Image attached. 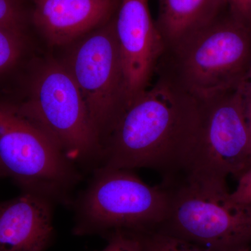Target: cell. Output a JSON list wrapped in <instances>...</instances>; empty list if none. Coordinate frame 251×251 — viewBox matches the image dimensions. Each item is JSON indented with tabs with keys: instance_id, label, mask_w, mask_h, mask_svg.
<instances>
[{
	"instance_id": "obj_1",
	"label": "cell",
	"mask_w": 251,
	"mask_h": 251,
	"mask_svg": "<svg viewBox=\"0 0 251 251\" xmlns=\"http://www.w3.org/2000/svg\"><path fill=\"white\" fill-rule=\"evenodd\" d=\"M198 100L164 81L126 104L101 144V166L148 168L171 183L191 168L199 134Z\"/></svg>"
},
{
	"instance_id": "obj_2",
	"label": "cell",
	"mask_w": 251,
	"mask_h": 251,
	"mask_svg": "<svg viewBox=\"0 0 251 251\" xmlns=\"http://www.w3.org/2000/svg\"><path fill=\"white\" fill-rule=\"evenodd\" d=\"M251 67V27L230 14L165 50L155 76L202 101L247 82Z\"/></svg>"
},
{
	"instance_id": "obj_3",
	"label": "cell",
	"mask_w": 251,
	"mask_h": 251,
	"mask_svg": "<svg viewBox=\"0 0 251 251\" xmlns=\"http://www.w3.org/2000/svg\"><path fill=\"white\" fill-rule=\"evenodd\" d=\"M163 184L171 192V206L156 232L211 251L251 245V205L232 202L226 181L187 175Z\"/></svg>"
},
{
	"instance_id": "obj_4",
	"label": "cell",
	"mask_w": 251,
	"mask_h": 251,
	"mask_svg": "<svg viewBox=\"0 0 251 251\" xmlns=\"http://www.w3.org/2000/svg\"><path fill=\"white\" fill-rule=\"evenodd\" d=\"M171 192L150 186L132 170L100 167L78 201L75 233L156 231L169 213Z\"/></svg>"
},
{
	"instance_id": "obj_5",
	"label": "cell",
	"mask_w": 251,
	"mask_h": 251,
	"mask_svg": "<svg viewBox=\"0 0 251 251\" xmlns=\"http://www.w3.org/2000/svg\"><path fill=\"white\" fill-rule=\"evenodd\" d=\"M12 109L39 126L71 161L100 156L98 133L65 64H46L36 75L27 101Z\"/></svg>"
},
{
	"instance_id": "obj_6",
	"label": "cell",
	"mask_w": 251,
	"mask_h": 251,
	"mask_svg": "<svg viewBox=\"0 0 251 251\" xmlns=\"http://www.w3.org/2000/svg\"><path fill=\"white\" fill-rule=\"evenodd\" d=\"M0 175L24 191L63 197L78 176L72 161L39 126L12 108H0Z\"/></svg>"
},
{
	"instance_id": "obj_7",
	"label": "cell",
	"mask_w": 251,
	"mask_h": 251,
	"mask_svg": "<svg viewBox=\"0 0 251 251\" xmlns=\"http://www.w3.org/2000/svg\"><path fill=\"white\" fill-rule=\"evenodd\" d=\"M249 80L237 88L199 101V134L186 176L226 181L251 166L247 120Z\"/></svg>"
},
{
	"instance_id": "obj_8",
	"label": "cell",
	"mask_w": 251,
	"mask_h": 251,
	"mask_svg": "<svg viewBox=\"0 0 251 251\" xmlns=\"http://www.w3.org/2000/svg\"><path fill=\"white\" fill-rule=\"evenodd\" d=\"M65 65L80 91L101 145L128 103L114 18L81 41Z\"/></svg>"
},
{
	"instance_id": "obj_9",
	"label": "cell",
	"mask_w": 251,
	"mask_h": 251,
	"mask_svg": "<svg viewBox=\"0 0 251 251\" xmlns=\"http://www.w3.org/2000/svg\"><path fill=\"white\" fill-rule=\"evenodd\" d=\"M148 1L120 0L114 17L128 103L151 85L165 50L164 44L150 14Z\"/></svg>"
},
{
	"instance_id": "obj_10",
	"label": "cell",
	"mask_w": 251,
	"mask_h": 251,
	"mask_svg": "<svg viewBox=\"0 0 251 251\" xmlns=\"http://www.w3.org/2000/svg\"><path fill=\"white\" fill-rule=\"evenodd\" d=\"M54 201L24 191L0 202V251H45L53 237Z\"/></svg>"
},
{
	"instance_id": "obj_11",
	"label": "cell",
	"mask_w": 251,
	"mask_h": 251,
	"mask_svg": "<svg viewBox=\"0 0 251 251\" xmlns=\"http://www.w3.org/2000/svg\"><path fill=\"white\" fill-rule=\"evenodd\" d=\"M32 21L53 45L68 44L111 21L120 0H32Z\"/></svg>"
},
{
	"instance_id": "obj_12",
	"label": "cell",
	"mask_w": 251,
	"mask_h": 251,
	"mask_svg": "<svg viewBox=\"0 0 251 251\" xmlns=\"http://www.w3.org/2000/svg\"><path fill=\"white\" fill-rule=\"evenodd\" d=\"M225 0H158L155 21L165 50L207 27L221 16Z\"/></svg>"
},
{
	"instance_id": "obj_13",
	"label": "cell",
	"mask_w": 251,
	"mask_h": 251,
	"mask_svg": "<svg viewBox=\"0 0 251 251\" xmlns=\"http://www.w3.org/2000/svg\"><path fill=\"white\" fill-rule=\"evenodd\" d=\"M144 251H211L197 244L153 231L143 234Z\"/></svg>"
},
{
	"instance_id": "obj_14",
	"label": "cell",
	"mask_w": 251,
	"mask_h": 251,
	"mask_svg": "<svg viewBox=\"0 0 251 251\" xmlns=\"http://www.w3.org/2000/svg\"><path fill=\"white\" fill-rule=\"evenodd\" d=\"M23 34L0 27V74L14 67L23 50Z\"/></svg>"
},
{
	"instance_id": "obj_15",
	"label": "cell",
	"mask_w": 251,
	"mask_h": 251,
	"mask_svg": "<svg viewBox=\"0 0 251 251\" xmlns=\"http://www.w3.org/2000/svg\"><path fill=\"white\" fill-rule=\"evenodd\" d=\"M0 27L23 34L25 17L18 0H0Z\"/></svg>"
},
{
	"instance_id": "obj_16",
	"label": "cell",
	"mask_w": 251,
	"mask_h": 251,
	"mask_svg": "<svg viewBox=\"0 0 251 251\" xmlns=\"http://www.w3.org/2000/svg\"><path fill=\"white\" fill-rule=\"evenodd\" d=\"M108 236V244L99 251H144L143 234L117 231Z\"/></svg>"
},
{
	"instance_id": "obj_17",
	"label": "cell",
	"mask_w": 251,
	"mask_h": 251,
	"mask_svg": "<svg viewBox=\"0 0 251 251\" xmlns=\"http://www.w3.org/2000/svg\"><path fill=\"white\" fill-rule=\"evenodd\" d=\"M238 184L233 192L229 193L232 202L251 205V166L237 178Z\"/></svg>"
},
{
	"instance_id": "obj_18",
	"label": "cell",
	"mask_w": 251,
	"mask_h": 251,
	"mask_svg": "<svg viewBox=\"0 0 251 251\" xmlns=\"http://www.w3.org/2000/svg\"><path fill=\"white\" fill-rule=\"evenodd\" d=\"M230 14L251 27V0H225Z\"/></svg>"
},
{
	"instance_id": "obj_19",
	"label": "cell",
	"mask_w": 251,
	"mask_h": 251,
	"mask_svg": "<svg viewBox=\"0 0 251 251\" xmlns=\"http://www.w3.org/2000/svg\"><path fill=\"white\" fill-rule=\"evenodd\" d=\"M247 120L251 142V93L249 92V90L248 91L247 96Z\"/></svg>"
},
{
	"instance_id": "obj_20",
	"label": "cell",
	"mask_w": 251,
	"mask_h": 251,
	"mask_svg": "<svg viewBox=\"0 0 251 251\" xmlns=\"http://www.w3.org/2000/svg\"><path fill=\"white\" fill-rule=\"evenodd\" d=\"M249 90L251 93V67L250 69V72H249Z\"/></svg>"
},
{
	"instance_id": "obj_21",
	"label": "cell",
	"mask_w": 251,
	"mask_h": 251,
	"mask_svg": "<svg viewBox=\"0 0 251 251\" xmlns=\"http://www.w3.org/2000/svg\"><path fill=\"white\" fill-rule=\"evenodd\" d=\"M237 251H251V245L249 246V247L243 248V249H239V250H238Z\"/></svg>"
},
{
	"instance_id": "obj_22",
	"label": "cell",
	"mask_w": 251,
	"mask_h": 251,
	"mask_svg": "<svg viewBox=\"0 0 251 251\" xmlns=\"http://www.w3.org/2000/svg\"><path fill=\"white\" fill-rule=\"evenodd\" d=\"M0 177H1V175H0Z\"/></svg>"
}]
</instances>
